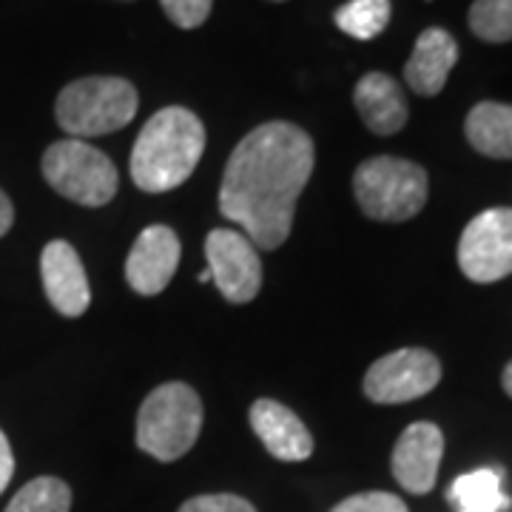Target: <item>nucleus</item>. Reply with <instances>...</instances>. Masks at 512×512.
<instances>
[{"instance_id":"nucleus-1","label":"nucleus","mask_w":512,"mask_h":512,"mask_svg":"<svg viewBox=\"0 0 512 512\" xmlns=\"http://www.w3.org/2000/svg\"><path fill=\"white\" fill-rule=\"evenodd\" d=\"M313 140L293 123L254 128L231 154L220 188V211L262 251L291 237L296 200L313 174Z\"/></svg>"},{"instance_id":"nucleus-2","label":"nucleus","mask_w":512,"mask_h":512,"mask_svg":"<svg viewBox=\"0 0 512 512\" xmlns=\"http://www.w3.org/2000/svg\"><path fill=\"white\" fill-rule=\"evenodd\" d=\"M205 126L194 111L168 106L148 120L134 151L131 180L148 194H165L183 185L202 160Z\"/></svg>"},{"instance_id":"nucleus-3","label":"nucleus","mask_w":512,"mask_h":512,"mask_svg":"<svg viewBox=\"0 0 512 512\" xmlns=\"http://www.w3.org/2000/svg\"><path fill=\"white\" fill-rule=\"evenodd\" d=\"M202 430L200 396L183 382L160 384L137 413V447L157 461L183 458Z\"/></svg>"},{"instance_id":"nucleus-4","label":"nucleus","mask_w":512,"mask_h":512,"mask_svg":"<svg viewBox=\"0 0 512 512\" xmlns=\"http://www.w3.org/2000/svg\"><path fill=\"white\" fill-rule=\"evenodd\" d=\"M140 106L137 89L123 77H83L57 97V126L72 140L100 137L126 128Z\"/></svg>"},{"instance_id":"nucleus-5","label":"nucleus","mask_w":512,"mask_h":512,"mask_svg":"<svg viewBox=\"0 0 512 512\" xmlns=\"http://www.w3.org/2000/svg\"><path fill=\"white\" fill-rule=\"evenodd\" d=\"M353 194L370 220H413L427 202V171L402 157H370L353 174Z\"/></svg>"},{"instance_id":"nucleus-6","label":"nucleus","mask_w":512,"mask_h":512,"mask_svg":"<svg viewBox=\"0 0 512 512\" xmlns=\"http://www.w3.org/2000/svg\"><path fill=\"white\" fill-rule=\"evenodd\" d=\"M43 177L60 197L100 208L117 194V168L103 151H97L83 140H60L43 154Z\"/></svg>"},{"instance_id":"nucleus-7","label":"nucleus","mask_w":512,"mask_h":512,"mask_svg":"<svg viewBox=\"0 0 512 512\" xmlns=\"http://www.w3.org/2000/svg\"><path fill=\"white\" fill-rule=\"evenodd\" d=\"M441 382V362L424 348H402L367 367L365 396L376 404H404L427 396Z\"/></svg>"},{"instance_id":"nucleus-8","label":"nucleus","mask_w":512,"mask_h":512,"mask_svg":"<svg viewBox=\"0 0 512 512\" xmlns=\"http://www.w3.org/2000/svg\"><path fill=\"white\" fill-rule=\"evenodd\" d=\"M458 268L481 285L512 274V208H490L464 228L458 242Z\"/></svg>"},{"instance_id":"nucleus-9","label":"nucleus","mask_w":512,"mask_h":512,"mask_svg":"<svg viewBox=\"0 0 512 512\" xmlns=\"http://www.w3.org/2000/svg\"><path fill=\"white\" fill-rule=\"evenodd\" d=\"M256 251L254 242L234 228H214L205 239V271L231 305L251 302L262 288V259Z\"/></svg>"},{"instance_id":"nucleus-10","label":"nucleus","mask_w":512,"mask_h":512,"mask_svg":"<svg viewBox=\"0 0 512 512\" xmlns=\"http://www.w3.org/2000/svg\"><path fill=\"white\" fill-rule=\"evenodd\" d=\"M441 456H444V433L433 421H416L396 441L390 467L407 493L424 495L436 487Z\"/></svg>"},{"instance_id":"nucleus-11","label":"nucleus","mask_w":512,"mask_h":512,"mask_svg":"<svg viewBox=\"0 0 512 512\" xmlns=\"http://www.w3.org/2000/svg\"><path fill=\"white\" fill-rule=\"evenodd\" d=\"M180 239L168 225H151L146 228L134 248L128 251L126 279L128 285L143 296L163 293L180 265Z\"/></svg>"},{"instance_id":"nucleus-12","label":"nucleus","mask_w":512,"mask_h":512,"mask_svg":"<svg viewBox=\"0 0 512 512\" xmlns=\"http://www.w3.org/2000/svg\"><path fill=\"white\" fill-rule=\"evenodd\" d=\"M40 276H43V288L52 302V308L63 316H83L92 305V291H89V279L86 268L80 262V256L69 242L55 239L43 248L40 254Z\"/></svg>"},{"instance_id":"nucleus-13","label":"nucleus","mask_w":512,"mask_h":512,"mask_svg":"<svg viewBox=\"0 0 512 512\" xmlns=\"http://www.w3.org/2000/svg\"><path fill=\"white\" fill-rule=\"evenodd\" d=\"M251 427L265 444V450L279 461H305L313 453L311 430L302 424V419L291 407L274 402V399H259L251 404Z\"/></svg>"},{"instance_id":"nucleus-14","label":"nucleus","mask_w":512,"mask_h":512,"mask_svg":"<svg viewBox=\"0 0 512 512\" xmlns=\"http://www.w3.org/2000/svg\"><path fill=\"white\" fill-rule=\"evenodd\" d=\"M458 63V43L447 29H424L413 46V55L404 66L407 86L421 97H436L444 89L447 77Z\"/></svg>"},{"instance_id":"nucleus-15","label":"nucleus","mask_w":512,"mask_h":512,"mask_svg":"<svg viewBox=\"0 0 512 512\" xmlns=\"http://www.w3.org/2000/svg\"><path fill=\"white\" fill-rule=\"evenodd\" d=\"M353 103L373 134L390 137L396 131H402L407 123V100L399 83L384 72H367L353 92Z\"/></svg>"},{"instance_id":"nucleus-16","label":"nucleus","mask_w":512,"mask_h":512,"mask_svg":"<svg viewBox=\"0 0 512 512\" xmlns=\"http://www.w3.org/2000/svg\"><path fill=\"white\" fill-rule=\"evenodd\" d=\"M464 134L478 154L493 160H512V106L484 100L464 120Z\"/></svg>"},{"instance_id":"nucleus-17","label":"nucleus","mask_w":512,"mask_h":512,"mask_svg":"<svg viewBox=\"0 0 512 512\" xmlns=\"http://www.w3.org/2000/svg\"><path fill=\"white\" fill-rule=\"evenodd\" d=\"M504 473L495 467H481L473 473L458 476L450 490L447 501L453 504L456 512H504L510 510V495L501 487Z\"/></svg>"},{"instance_id":"nucleus-18","label":"nucleus","mask_w":512,"mask_h":512,"mask_svg":"<svg viewBox=\"0 0 512 512\" xmlns=\"http://www.w3.org/2000/svg\"><path fill=\"white\" fill-rule=\"evenodd\" d=\"M390 0H348L336 9V26L353 40H373L390 23Z\"/></svg>"},{"instance_id":"nucleus-19","label":"nucleus","mask_w":512,"mask_h":512,"mask_svg":"<svg viewBox=\"0 0 512 512\" xmlns=\"http://www.w3.org/2000/svg\"><path fill=\"white\" fill-rule=\"evenodd\" d=\"M72 510V490L66 481L52 476H40L20 487L18 495L9 501L3 512H69Z\"/></svg>"},{"instance_id":"nucleus-20","label":"nucleus","mask_w":512,"mask_h":512,"mask_svg":"<svg viewBox=\"0 0 512 512\" xmlns=\"http://www.w3.org/2000/svg\"><path fill=\"white\" fill-rule=\"evenodd\" d=\"M467 20L473 35L487 43L512 40V0H476Z\"/></svg>"},{"instance_id":"nucleus-21","label":"nucleus","mask_w":512,"mask_h":512,"mask_svg":"<svg viewBox=\"0 0 512 512\" xmlns=\"http://www.w3.org/2000/svg\"><path fill=\"white\" fill-rule=\"evenodd\" d=\"M168 20L180 29H200L211 15L214 0H160Z\"/></svg>"},{"instance_id":"nucleus-22","label":"nucleus","mask_w":512,"mask_h":512,"mask_svg":"<svg viewBox=\"0 0 512 512\" xmlns=\"http://www.w3.org/2000/svg\"><path fill=\"white\" fill-rule=\"evenodd\" d=\"M330 512H410L399 495L393 493H359L345 498Z\"/></svg>"},{"instance_id":"nucleus-23","label":"nucleus","mask_w":512,"mask_h":512,"mask_svg":"<svg viewBox=\"0 0 512 512\" xmlns=\"http://www.w3.org/2000/svg\"><path fill=\"white\" fill-rule=\"evenodd\" d=\"M177 512H256L251 501L239 498L231 493H214V495H197L188 498Z\"/></svg>"},{"instance_id":"nucleus-24","label":"nucleus","mask_w":512,"mask_h":512,"mask_svg":"<svg viewBox=\"0 0 512 512\" xmlns=\"http://www.w3.org/2000/svg\"><path fill=\"white\" fill-rule=\"evenodd\" d=\"M15 476V456H12V444L9 439L3 436V430H0V495L3 490L9 487V481Z\"/></svg>"},{"instance_id":"nucleus-25","label":"nucleus","mask_w":512,"mask_h":512,"mask_svg":"<svg viewBox=\"0 0 512 512\" xmlns=\"http://www.w3.org/2000/svg\"><path fill=\"white\" fill-rule=\"evenodd\" d=\"M15 222V208H12V200L0 191V237L12 228Z\"/></svg>"},{"instance_id":"nucleus-26","label":"nucleus","mask_w":512,"mask_h":512,"mask_svg":"<svg viewBox=\"0 0 512 512\" xmlns=\"http://www.w3.org/2000/svg\"><path fill=\"white\" fill-rule=\"evenodd\" d=\"M501 384H504V393L512 399V362L504 367V376H501Z\"/></svg>"}]
</instances>
